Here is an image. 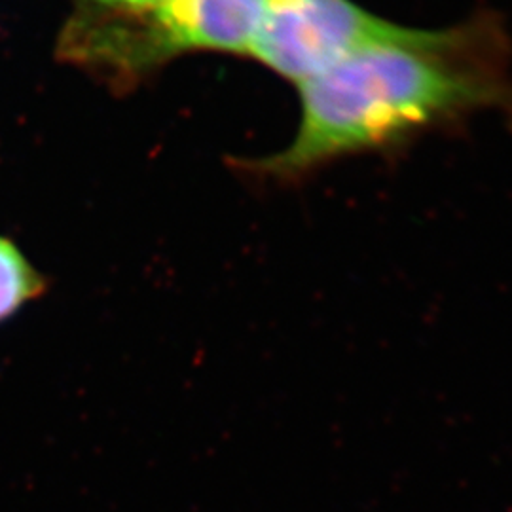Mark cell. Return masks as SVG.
I'll use <instances>...</instances> for the list:
<instances>
[{
  "label": "cell",
  "mask_w": 512,
  "mask_h": 512,
  "mask_svg": "<svg viewBox=\"0 0 512 512\" xmlns=\"http://www.w3.org/2000/svg\"><path fill=\"white\" fill-rule=\"evenodd\" d=\"M177 0H73L57 44H78L107 37L158 18Z\"/></svg>",
  "instance_id": "4"
},
{
  "label": "cell",
  "mask_w": 512,
  "mask_h": 512,
  "mask_svg": "<svg viewBox=\"0 0 512 512\" xmlns=\"http://www.w3.org/2000/svg\"><path fill=\"white\" fill-rule=\"evenodd\" d=\"M46 291V277L12 239L0 236V323L12 319Z\"/></svg>",
  "instance_id": "5"
},
{
  "label": "cell",
  "mask_w": 512,
  "mask_h": 512,
  "mask_svg": "<svg viewBox=\"0 0 512 512\" xmlns=\"http://www.w3.org/2000/svg\"><path fill=\"white\" fill-rule=\"evenodd\" d=\"M408 31L353 0H272L247 57L300 86Z\"/></svg>",
  "instance_id": "3"
},
{
  "label": "cell",
  "mask_w": 512,
  "mask_h": 512,
  "mask_svg": "<svg viewBox=\"0 0 512 512\" xmlns=\"http://www.w3.org/2000/svg\"><path fill=\"white\" fill-rule=\"evenodd\" d=\"M509 42L494 18L414 29L296 86L293 141L249 169L296 181L323 165L393 147L478 110L512 109Z\"/></svg>",
  "instance_id": "1"
},
{
  "label": "cell",
  "mask_w": 512,
  "mask_h": 512,
  "mask_svg": "<svg viewBox=\"0 0 512 512\" xmlns=\"http://www.w3.org/2000/svg\"><path fill=\"white\" fill-rule=\"evenodd\" d=\"M272 0H177L158 18L107 38L95 74L129 86L194 52L249 55Z\"/></svg>",
  "instance_id": "2"
}]
</instances>
